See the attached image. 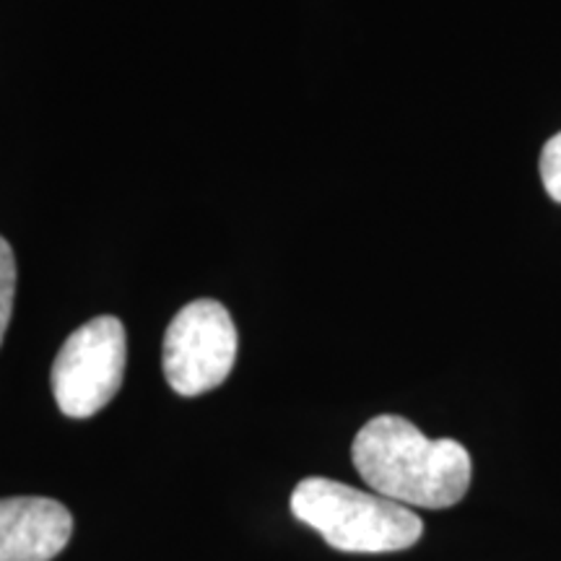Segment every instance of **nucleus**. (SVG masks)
Masks as SVG:
<instances>
[{
    "label": "nucleus",
    "instance_id": "nucleus-1",
    "mask_svg": "<svg viewBox=\"0 0 561 561\" xmlns=\"http://www.w3.org/2000/svg\"><path fill=\"white\" fill-rule=\"evenodd\" d=\"M351 460L375 494L405 507L445 510L471 486L473 462L455 439L424 437L409 419L382 413L362 426Z\"/></svg>",
    "mask_w": 561,
    "mask_h": 561
},
{
    "label": "nucleus",
    "instance_id": "nucleus-2",
    "mask_svg": "<svg viewBox=\"0 0 561 561\" xmlns=\"http://www.w3.org/2000/svg\"><path fill=\"white\" fill-rule=\"evenodd\" d=\"M291 512L318 530L328 546L346 553L403 551L424 533L421 517L405 504L320 476L297 483Z\"/></svg>",
    "mask_w": 561,
    "mask_h": 561
},
{
    "label": "nucleus",
    "instance_id": "nucleus-3",
    "mask_svg": "<svg viewBox=\"0 0 561 561\" xmlns=\"http://www.w3.org/2000/svg\"><path fill=\"white\" fill-rule=\"evenodd\" d=\"M128 339L117 318L102 314L68 335L53 362V396L70 419H89L117 396Z\"/></svg>",
    "mask_w": 561,
    "mask_h": 561
},
{
    "label": "nucleus",
    "instance_id": "nucleus-4",
    "mask_svg": "<svg viewBox=\"0 0 561 561\" xmlns=\"http://www.w3.org/2000/svg\"><path fill=\"white\" fill-rule=\"evenodd\" d=\"M237 343L234 320L221 301L195 299L182 307L161 348L170 388L185 398L219 388L237 362Z\"/></svg>",
    "mask_w": 561,
    "mask_h": 561
},
{
    "label": "nucleus",
    "instance_id": "nucleus-5",
    "mask_svg": "<svg viewBox=\"0 0 561 561\" xmlns=\"http://www.w3.org/2000/svg\"><path fill=\"white\" fill-rule=\"evenodd\" d=\"M73 517L47 496L0 500V561H53L66 549Z\"/></svg>",
    "mask_w": 561,
    "mask_h": 561
},
{
    "label": "nucleus",
    "instance_id": "nucleus-6",
    "mask_svg": "<svg viewBox=\"0 0 561 561\" xmlns=\"http://www.w3.org/2000/svg\"><path fill=\"white\" fill-rule=\"evenodd\" d=\"M13 297H16V261H13L11 244L0 237V343L9 331Z\"/></svg>",
    "mask_w": 561,
    "mask_h": 561
},
{
    "label": "nucleus",
    "instance_id": "nucleus-7",
    "mask_svg": "<svg viewBox=\"0 0 561 561\" xmlns=\"http://www.w3.org/2000/svg\"><path fill=\"white\" fill-rule=\"evenodd\" d=\"M541 180H543L546 193H549L557 203H561V133L549 138V144L543 146Z\"/></svg>",
    "mask_w": 561,
    "mask_h": 561
}]
</instances>
